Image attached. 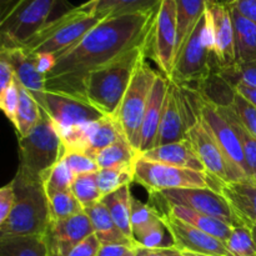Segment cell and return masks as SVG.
<instances>
[{
	"label": "cell",
	"mask_w": 256,
	"mask_h": 256,
	"mask_svg": "<svg viewBox=\"0 0 256 256\" xmlns=\"http://www.w3.org/2000/svg\"><path fill=\"white\" fill-rule=\"evenodd\" d=\"M158 9L105 18L78 44L56 55L54 69L45 76L46 90L84 100L89 72L149 42Z\"/></svg>",
	"instance_id": "obj_1"
},
{
	"label": "cell",
	"mask_w": 256,
	"mask_h": 256,
	"mask_svg": "<svg viewBox=\"0 0 256 256\" xmlns=\"http://www.w3.org/2000/svg\"><path fill=\"white\" fill-rule=\"evenodd\" d=\"M149 44L150 40L89 72L82 86L84 100L104 116H115L138 65L148 58Z\"/></svg>",
	"instance_id": "obj_2"
},
{
	"label": "cell",
	"mask_w": 256,
	"mask_h": 256,
	"mask_svg": "<svg viewBox=\"0 0 256 256\" xmlns=\"http://www.w3.org/2000/svg\"><path fill=\"white\" fill-rule=\"evenodd\" d=\"M15 204L0 225V236L44 235L50 222L49 200L42 180H32L15 174L12 180Z\"/></svg>",
	"instance_id": "obj_3"
},
{
	"label": "cell",
	"mask_w": 256,
	"mask_h": 256,
	"mask_svg": "<svg viewBox=\"0 0 256 256\" xmlns=\"http://www.w3.org/2000/svg\"><path fill=\"white\" fill-rule=\"evenodd\" d=\"M105 16L92 14L79 6L62 12L52 19L22 45L30 54L59 55L80 42L90 30L96 26Z\"/></svg>",
	"instance_id": "obj_4"
},
{
	"label": "cell",
	"mask_w": 256,
	"mask_h": 256,
	"mask_svg": "<svg viewBox=\"0 0 256 256\" xmlns=\"http://www.w3.org/2000/svg\"><path fill=\"white\" fill-rule=\"evenodd\" d=\"M64 155L62 140L54 122L44 109L39 124L26 136L19 138V169L16 174L32 180L42 176Z\"/></svg>",
	"instance_id": "obj_5"
},
{
	"label": "cell",
	"mask_w": 256,
	"mask_h": 256,
	"mask_svg": "<svg viewBox=\"0 0 256 256\" xmlns=\"http://www.w3.org/2000/svg\"><path fill=\"white\" fill-rule=\"evenodd\" d=\"M216 69L214 58V39L209 16L202 15L175 58L172 79L182 86L199 85Z\"/></svg>",
	"instance_id": "obj_6"
},
{
	"label": "cell",
	"mask_w": 256,
	"mask_h": 256,
	"mask_svg": "<svg viewBox=\"0 0 256 256\" xmlns=\"http://www.w3.org/2000/svg\"><path fill=\"white\" fill-rule=\"evenodd\" d=\"M64 0H16L0 18L2 46H22L39 32Z\"/></svg>",
	"instance_id": "obj_7"
},
{
	"label": "cell",
	"mask_w": 256,
	"mask_h": 256,
	"mask_svg": "<svg viewBox=\"0 0 256 256\" xmlns=\"http://www.w3.org/2000/svg\"><path fill=\"white\" fill-rule=\"evenodd\" d=\"M158 72H155L150 68L146 62V58L140 62L119 110L114 116L120 124L126 140L139 154L142 120Z\"/></svg>",
	"instance_id": "obj_8"
},
{
	"label": "cell",
	"mask_w": 256,
	"mask_h": 256,
	"mask_svg": "<svg viewBox=\"0 0 256 256\" xmlns=\"http://www.w3.org/2000/svg\"><path fill=\"white\" fill-rule=\"evenodd\" d=\"M135 180L150 194L176 189H216L214 179L206 172L174 166L164 162H152L139 156L135 162Z\"/></svg>",
	"instance_id": "obj_9"
},
{
	"label": "cell",
	"mask_w": 256,
	"mask_h": 256,
	"mask_svg": "<svg viewBox=\"0 0 256 256\" xmlns=\"http://www.w3.org/2000/svg\"><path fill=\"white\" fill-rule=\"evenodd\" d=\"M185 138L192 142L195 152L202 160L205 172L218 184H229L249 178L244 170L236 166L222 152L200 118L188 129Z\"/></svg>",
	"instance_id": "obj_10"
},
{
	"label": "cell",
	"mask_w": 256,
	"mask_h": 256,
	"mask_svg": "<svg viewBox=\"0 0 256 256\" xmlns=\"http://www.w3.org/2000/svg\"><path fill=\"white\" fill-rule=\"evenodd\" d=\"M178 44V9L174 0H162L155 15L148 56L156 62L159 72L172 76Z\"/></svg>",
	"instance_id": "obj_11"
},
{
	"label": "cell",
	"mask_w": 256,
	"mask_h": 256,
	"mask_svg": "<svg viewBox=\"0 0 256 256\" xmlns=\"http://www.w3.org/2000/svg\"><path fill=\"white\" fill-rule=\"evenodd\" d=\"M150 195L159 196V199H162L165 204L189 208V209L202 212L204 215L216 218V219L232 225V228L242 225L226 198L219 190L176 189L155 192V194Z\"/></svg>",
	"instance_id": "obj_12"
},
{
	"label": "cell",
	"mask_w": 256,
	"mask_h": 256,
	"mask_svg": "<svg viewBox=\"0 0 256 256\" xmlns=\"http://www.w3.org/2000/svg\"><path fill=\"white\" fill-rule=\"evenodd\" d=\"M162 219L172 234L174 246L180 252L205 256H232L225 242L218 238L172 216L169 212H162Z\"/></svg>",
	"instance_id": "obj_13"
},
{
	"label": "cell",
	"mask_w": 256,
	"mask_h": 256,
	"mask_svg": "<svg viewBox=\"0 0 256 256\" xmlns=\"http://www.w3.org/2000/svg\"><path fill=\"white\" fill-rule=\"evenodd\" d=\"M42 109L48 112L56 129L94 122L104 116L86 100L49 90L45 92V105Z\"/></svg>",
	"instance_id": "obj_14"
},
{
	"label": "cell",
	"mask_w": 256,
	"mask_h": 256,
	"mask_svg": "<svg viewBox=\"0 0 256 256\" xmlns=\"http://www.w3.org/2000/svg\"><path fill=\"white\" fill-rule=\"evenodd\" d=\"M206 14L212 25L216 69L232 66L236 64V52L234 22L229 5L224 2H208Z\"/></svg>",
	"instance_id": "obj_15"
},
{
	"label": "cell",
	"mask_w": 256,
	"mask_h": 256,
	"mask_svg": "<svg viewBox=\"0 0 256 256\" xmlns=\"http://www.w3.org/2000/svg\"><path fill=\"white\" fill-rule=\"evenodd\" d=\"M94 234L92 222L84 212L62 220H50L42 238L49 256H68L85 238Z\"/></svg>",
	"instance_id": "obj_16"
},
{
	"label": "cell",
	"mask_w": 256,
	"mask_h": 256,
	"mask_svg": "<svg viewBox=\"0 0 256 256\" xmlns=\"http://www.w3.org/2000/svg\"><path fill=\"white\" fill-rule=\"evenodd\" d=\"M199 118L204 122L205 126L208 128V130L212 135V138L220 145L222 152L228 155V158L236 166L244 170L248 175V166L246 162H245L242 142H240L234 128L228 122L226 118L220 112L216 105L204 100L202 98V95H200Z\"/></svg>",
	"instance_id": "obj_17"
},
{
	"label": "cell",
	"mask_w": 256,
	"mask_h": 256,
	"mask_svg": "<svg viewBox=\"0 0 256 256\" xmlns=\"http://www.w3.org/2000/svg\"><path fill=\"white\" fill-rule=\"evenodd\" d=\"M0 56L5 58L12 66L15 79L25 88L39 102L40 108L45 105V75L39 72L35 55L28 52L24 48H0Z\"/></svg>",
	"instance_id": "obj_18"
},
{
	"label": "cell",
	"mask_w": 256,
	"mask_h": 256,
	"mask_svg": "<svg viewBox=\"0 0 256 256\" xmlns=\"http://www.w3.org/2000/svg\"><path fill=\"white\" fill-rule=\"evenodd\" d=\"M168 85H169V78L165 76L160 72H158L152 94H150L149 102H148L144 120H142V136H140V155L154 149L155 146L162 112H164Z\"/></svg>",
	"instance_id": "obj_19"
},
{
	"label": "cell",
	"mask_w": 256,
	"mask_h": 256,
	"mask_svg": "<svg viewBox=\"0 0 256 256\" xmlns=\"http://www.w3.org/2000/svg\"><path fill=\"white\" fill-rule=\"evenodd\" d=\"M219 192L226 198L242 225L252 229L256 222V182L246 178L240 182L219 184Z\"/></svg>",
	"instance_id": "obj_20"
},
{
	"label": "cell",
	"mask_w": 256,
	"mask_h": 256,
	"mask_svg": "<svg viewBox=\"0 0 256 256\" xmlns=\"http://www.w3.org/2000/svg\"><path fill=\"white\" fill-rule=\"evenodd\" d=\"M140 156L152 160V162H164V164L174 165V166L205 172V168L202 160L199 159L192 142L186 138L180 142L154 148Z\"/></svg>",
	"instance_id": "obj_21"
},
{
	"label": "cell",
	"mask_w": 256,
	"mask_h": 256,
	"mask_svg": "<svg viewBox=\"0 0 256 256\" xmlns=\"http://www.w3.org/2000/svg\"><path fill=\"white\" fill-rule=\"evenodd\" d=\"M84 212L89 216L94 234L96 235L102 244H124L134 246L135 242H130L122 234V230L115 224L110 212H108L106 206L102 202L85 208Z\"/></svg>",
	"instance_id": "obj_22"
},
{
	"label": "cell",
	"mask_w": 256,
	"mask_h": 256,
	"mask_svg": "<svg viewBox=\"0 0 256 256\" xmlns=\"http://www.w3.org/2000/svg\"><path fill=\"white\" fill-rule=\"evenodd\" d=\"M164 212H169L172 216L178 218V219L182 220V222H188V224L192 225V226L198 228V229L218 238V239L224 242H226L228 238L232 232V229H234L232 225L226 224V222H222V220L216 219V218L204 215L202 212H198L195 210L189 209V208L165 204Z\"/></svg>",
	"instance_id": "obj_23"
},
{
	"label": "cell",
	"mask_w": 256,
	"mask_h": 256,
	"mask_svg": "<svg viewBox=\"0 0 256 256\" xmlns=\"http://www.w3.org/2000/svg\"><path fill=\"white\" fill-rule=\"evenodd\" d=\"M162 0H89L80 9L105 18L156 10Z\"/></svg>",
	"instance_id": "obj_24"
},
{
	"label": "cell",
	"mask_w": 256,
	"mask_h": 256,
	"mask_svg": "<svg viewBox=\"0 0 256 256\" xmlns=\"http://www.w3.org/2000/svg\"><path fill=\"white\" fill-rule=\"evenodd\" d=\"M230 12L234 22L236 62H256V24L245 19L232 8H230Z\"/></svg>",
	"instance_id": "obj_25"
},
{
	"label": "cell",
	"mask_w": 256,
	"mask_h": 256,
	"mask_svg": "<svg viewBox=\"0 0 256 256\" xmlns=\"http://www.w3.org/2000/svg\"><path fill=\"white\" fill-rule=\"evenodd\" d=\"M132 192H130V185L122 188L112 194L105 195L102 199V204L106 206L108 212H110L112 218L114 219L115 224L118 225L122 234L134 242L132 229Z\"/></svg>",
	"instance_id": "obj_26"
},
{
	"label": "cell",
	"mask_w": 256,
	"mask_h": 256,
	"mask_svg": "<svg viewBox=\"0 0 256 256\" xmlns=\"http://www.w3.org/2000/svg\"><path fill=\"white\" fill-rule=\"evenodd\" d=\"M174 2L178 9V55L196 22L205 14L208 0H174Z\"/></svg>",
	"instance_id": "obj_27"
},
{
	"label": "cell",
	"mask_w": 256,
	"mask_h": 256,
	"mask_svg": "<svg viewBox=\"0 0 256 256\" xmlns=\"http://www.w3.org/2000/svg\"><path fill=\"white\" fill-rule=\"evenodd\" d=\"M19 88V105L16 112V124L14 125L18 138H24L39 124L42 119V108L32 92H28L16 80Z\"/></svg>",
	"instance_id": "obj_28"
},
{
	"label": "cell",
	"mask_w": 256,
	"mask_h": 256,
	"mask_svg": "<svg viewBox=\"0 0 256 256\" xmlns=\"http://www.w3.org/2000/svg\"><path fill=\"white\" fill-rule=\"evenodd\" d=\"M0 256H49L42 235L0 236Z\"/></svg>",
	"instance_id": "obj_29"
},
{
	"label": "cell",
	"mask_w": 256,
	"mask_h": 256,
	"mask_svg": "<svg viewBox=\"0 0 256 256\" xmlns=\"http://www.w3.org/2000/svg\"><path fill=\"white\" fill-rule=\"evenodd\" d=\"M140 154L130 145L126 138L122 136L114 144L100 150L92 158L96 162L100 169H109L122 165L135 164Z\"/></svg>",
	"instance_id": "obj_30"
},
{
	"label": "cell",
	"mask_w": 256,
	"mask_h": 256,
	"mask_svg": "<svg viewBox=\"0 0 256 256\" xmlns=\"http://www.w3.org/2000/svg\"><path fill=\"white\" fill-rule=\"evenodd\" d=\"M218 109L220 110V112L226 118L228 122L234 128L235 132H236L238 138L242 142V152H244L245 162H246L248 166V175H249V178H252V175L256 172V138L240 122V120L238 119L236 114H235L232 108L218 106Z\"/></svg>",
	"instance_id": "obj_31"
},
{
	"label": "cell",
	"mask_w": 256,
	"mask_h": 256,
	"mask_svg": "<svg viewBox=\"0 0 256 256\" xmlns=\"http://www.w3.org/2000/svg\"><path fill=\"white\" fill-rule=\"evenodd\" d=\"M134 165L130 164L109 168V169H100L96 172V184L102 196L132 184L135 180Z\"/></svg>",
	"instance_id": "obj_32"
},
{
	"label": "cell",
	"mask_w": 256,
	"mask_h": 256,
	"mask_svg": "<svg viewBox=\"0 0 256 256\" xmlns=\"http://www.w3.org/2000/svg\"><path fill=\"white\" fill-rule=\"evenodd\" d=\"M122 136H125V135L122 132V128H120V124L118 122L116 118L102 116L98 122L96 130H95L94 136H92V142H90V149L86 152V155L92 158L98 152L114 144Z\"/></svg>",
	"instance_id": "obj_33"
},
{
	"label": "cell",
	"mask_w": 256,
	"mask_h": 256,
	"mask_svg": "<svg viewBox=\"0 0 256 256\" xmlns=\"http://www.w3.org/2000/svg\"><path fill=\"white\" fill-rule=\"evenodd\" d=\"M75 178L76 176L74 175V172L70 170L64 160L62 159L60 162H58L42 179L46 196L50 198L58 192L70 190Z\"/></svg>",
	"instance_id": "obj_34"
},
{
	"label": "cell",
	"mask_w": 256,
	"mask_h": 256,
	"mask_svg": "<svg viewBox=\"0 0 256 256\" xmlns=\"http://www.w3.org/2000/svg\"><path fill=\"white\" fill-rule=\"evenodd\" d=\"M48 200H49L50 220L68 219L84 212V208L74 196L72 190L58 192L48 198Z\"/></svg>",
	"instance_id": "obj_35"
},
{
	"label": "cell",
	"mask_w": 256,
	"mask_h": 256,
	"mask_svg": "<svg viewBox=\"0 0 256 256\" xmlns=\"http://www.w3.org/2000/svg\"><path fill=\"white\" fill-rule=\"evenodd\" d=\"M134 242L140 246L149 248V249H159V248L174 246V242L166 225L162 219L158 220L149 228L142 230L139 234L134 235Z\"/></svg>",
	"instance_id": "obj_36"
},
{
	"label": "cell",
	"mask_w": 256,
	"mask_h": 256,
	"mask_svg": "<svg viewBox=\"0 0 256 256\" xmlns=\"http://www.w3.org/2000/svg\"><path fill=\"white\" fill-rule=\"evenodd\" d=\"M74 196L79 200L82 208H88L95 202H102V194L96 184V172L78 175L70 188Z\"/></svg>",
	"instance_id": "obj_37"
},
{
	"label": "cell",
	"mask_w": 256,
	"mask_h": 256,
	"mask_svg": "<svg viewBox=\"0 0 256 256\" xmlns=\"http://www.w3.org/2000/svg\"><path fill=\"white\" fill-rule=\"evenodd\" d=\"M225 245L232 256H256V245L252 229L245 225L234 228Z\"/></svg>",
	"instance_id": "obj_38"
},
{
	"label": "cell",
	"mask_w": 256,
	"mask_h": 256,
	"mask_svg": "<svg viewBox=\"0 0 256 256\" xmlns=\"http://www.w3.org/2000/svg\"><path fill=\"white\" fill-rule=\"evenodd\" d=\"M130 216H132V236H134L162 219V212H158L155 208L150 206V204H145L132 196Z\"/></svg>",
	"instance_id": "obj_39"
},
{
	"label": "cell",
	"mask_w": 256,
	"mask_h": 256,
	"mask_svg": "<svg viewBox=\"0 0 256 256\" xmlns=\"http://www.w3.org/2000/svg\"><path fill=\"white\" fill-rule=\"evenodd\" d=\"M216 70L232 86H235V84L238 82H244V84L256 89V62H244V64L236 62L230 68Z\"/></svg>",
	"instance_id": "obj_40"
},
{
	"label": "cell",
	"mask_w": 256,
	"mask_h": 256,
	"mask_svg": "<svg viewBox=\"0 0 256 256\" xmlns=\"http://www.w3.org/2000/svg\"><path fill=\"white\" fill-rule=\"evenodd\" d=\"M230 108L234 110L240 122L256 138V108L254 105L236 92L234 102L230 105Z\"/></svg>",
	"instance_id": "obj_41"
},
{
	"label": "cell",
	"mask_w": 256,
	"mask_h": 256,
	"mask_svg": "<svg viewBox=\"0 0 256 256\" xmlns=\"http://www.w3.org/2000/svg\"><path fill=\"white\" fill-rule=\"evenodd\" d=\"M62 159L66 162L75 176L90 174V172H98L100 170L96 162L92 158L86 154H82V152H65Z\"/></svg>",
	"instance_id": "obj_42"
},
{
	"label": "cell",
	"mask_w": 256,
	"mask_h": 256,
	"mask_svg": "<svg viewBox=\"0 0 256 256\" xmlns=\"http://www.w3.org/2000/svg\"><path fill=\"white\" fill-rule=\"evenodd\" d=\"M18 105H19V88L15 79L6 89L0 92V106L12 125L16 124Z\"/></svg>",
	"instance_id": "obj_43"
},
{
	"label": "cell",
	"mask_w": 256,
	"mask_h": 256,
	"mask_svg": "<svg viewBox=\"0 0 256 256\" xmlns=\"http://www.w3.org/2000/svg\"><path fill=\"white\" fill-rule=\"evenodd\" d=\"M15 204V192L12 182L0 189V225L6 220Z\"/></svg>",
	"instance_id": "obj_44"
},
{
	"label": "cell",
	"mask_w": 256,
	"mask_h": 256,
	"mask_svg": "<svg viewBox=\"0 0 256 256\" xmlns=\"http://www.w3.org/2000/svg\"><path fill=\"white\" fill-rule=\"evenodd\" d=\"M100 248L102 242H99L96 235L92 234L79 242L68 256H98Z\"/></svg>",
	"instance_id": "obj_45"
},
{
	"label": "cell",
	"mask_w": 256,
	"mask_h": 256,
	"mask_svg": "<svg viewBox=\"0 0 256 256\" xmlns=\"http://www.w3.org/2000/svg\"><path fill=\"white\" fill-rule=\"evenodd\" d=\"M226 4L245 19L256 24V0H230Z\"/></svg>",
	"instance_id": "obj_46"
},
{
	"label": "cell",
	"mask_w": 256,
	"mask_h": 256,
	"mask_svg": "<svg viewBox=\"0 0 256 256\" xmlns=\"http://www.w3.org/2000/svg\"><path fill=\"white\" fill-rule=\"evenodd\" d=\"M135 256H182V252L176 249L175 246L172 248H159V249H149V248L134 245Z\"/></svg>",
	"instance_id": "obj_47"
},
{
	"label": "cell",
	"mask_w": 256,
	"mask_h": 256,
	"mask_svg": "<svg viewBox=\"0 0 256 256\" xmlns=\"http://www.w3.org/2000/svg\"><path fill=\"white\" fill-rule=\"evenodd\" d=\"M15 80V72L10 62L5 58L0 56V92L6 89Z\"/></svg>",
	"instance_id": "obj_48"
},
{
	"label": "cell",
	"mask_w": 256,
	"mask_h": 256,
	"mask_svg": "<svg viewBox=\"0 0 256 256\" xmlns=\"http://www.w3.org/2000/svg\"><path fill=\"white\" fill-rule=\"evenodd\" d=\"M132 249L134 246L124 244H102L98 256H125Z\"/></svg>",
	"instance_id": "obj_49"
},
{
	"label": "cell",
	"mask_w": 256,
	"mask_h": 256,
	"mask_svg": "<svg viewBox=\"0 0 256 256\" xmlns=\"http://www.w3.org/2000/svg\"><path fill=\"white\" fill-rule=\"evenodd\" d=\"M35 62H36L39 72L46 76L54 69L55 64H56V56L52 54H36L35 55Z\"/></svg>",
	"instance_id": "obj_50"
},
{
	"label": "cell",
	"mask_w": 256,
	"mask_h": 256,
	"mask_svg": "<svg viewBox=\"0 0 256 256\" xmlns=\"http://www.w3.org/2000/svg\"><path fill=\"white\" fill-rule=\"evenodd\" d=\"M234 88L240 95H242V96H244L248 102H252V104L256 108V89L255 88L249 86V85L244 84V82H238V84H235Z\"/></svg>",
	"instance_id": "obj_51"
},
{
	"label": "cell",
	"mask_w": 256,
	"mask_h": 256,
	"mask_svg": "<svg viewBox=\"0 0 256 256\" xmlns=\"http://www.w3.org/2000/svg\"><path fill=\"white\" fill-rule=\"evenodd\" d=\"M15 2H16V0H0V18L9 10V8L12 6Z\"/></svg>",
	"instance_id": "obj_52"
},
{
	"label": "cell",
	"mask_w": 256,
	"mask_h": 256,
	"mask_svg": "<svg viewBox=\"0 0 256 256\" xmlns=\"http://www.w3.org/2000/svg\"><path fill=\"white\" fill-rule=\"evenodd\" d=\"M252 238H254V242L256 245V222L252 226Z\"/></svg>",
	"instance_id": "obj_53"
},
{
	"label": "cell",
	"mask_w": 256,
	"mask_h": 256,
	"mask_svg": "<svg viewBox=\"0 0 256 256\" xmlns=\"http://www.w3.org/2000/svg\"><path fill=\"white\" fill-rule=\"evenodd\" d=\"M182 256H205V255H199V254H192V252H182Z\"/></svg>",
	"instance_id": "obj_54"
},
{
	"label": "cell",
	"mask_w": 256,
	"mask_h": 256,
	"mask_svg": "<svg viewBox=\"0 0 256 256\" xmlns=\"http://www.w3.org/2000/svg\"><path fill=\"white\" fill-rule=\"evenodd\" d=\"M125 256H135V254H134V249H132V252H129V254H126V255H125Z\"/></svg>",
	"instance_id": "obj_55"
},
{
	"label": "cell",
	"mask_w": 256,
	"mask_h": 256,
	"mask_svg": "<svg viewBox=\"0 0 256 256\" xmlns=\"http://www.w3.org/2000/svg\"><path fill=\"white\" fill-rule=\"evenodd\" d=\"M252 180H255V182H256V172H255V174L252 175Z\"/></svg>",
	"instance_id": "obj_56"
},
{
	"label": "cell",
	"mask_w": 256,
	"mask_h": 256,
	"mask_svg": "<svg viewBox=\"0 0 256 256\" xmlns=\"http://www.w3.org/2000/svg\"><path fill=\"white\" fill-rule=\"evenodd\" d=\"M216 2H230V0H216Z\"/></svg>",
	"instance_id": "obj_57"
},
{
	"label": "cell",
	"mask_w": 256,
	"mask_h": 256,
	"mask_svg": "<svg viewBox=\"0 0 256 256\" xmlns=\"http://www.w3.org/2000/svg\"><path fill=\"white\" fill-rule=\"evenodd\" d=\"M208 2H216V0H208Z\"/></svg>",
	"instance_id": "obj_58"
}]
</instances>
